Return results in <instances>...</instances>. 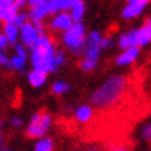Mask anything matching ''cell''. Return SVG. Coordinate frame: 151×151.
Here are the masks:
<instances>
[{
	"instance_id": "obj_32",
	"label": "cell",
	"mask_w": 151,
	"mask_h": 151,
	"mask_svg": "<svg viewBox=\"0 0 151 151\" xmlns=\"http://www.w3.org/2000/svg\"><path fill=\"white\" fill-rule=\"evenodd\" d=\"M42 2H50V0H28V3L32 6V5H37V3H42Z\"/></svg>"
},
{
	"instance_id": "obj_15",
	"label": "cell",
	"mask_w": 151,
	"mask_h": 151,
	"mask_svg": "<svg viewBox=\"0 0 151 151\" xmlns=\"http://www.w3.org/2000/svg\"><path fill=\"white\" fill-rule=\"evenodd\" d=\"M93 116H94V111H93V108L90 105H82V106H79L77 109H76V113H74V117L79 123L91 122Z\"/></svg>"
},
{
	"instance_id": "obj_30",
	"label": "cell",
	"mask_w": 151,
	"mask_h": 151,
	"mask_svg": "<svg viewBox=\"0 0 151 151\" xmlns=\"http://www.w3.org/2000/svg\"><path fill=\"white\" fill-rule=\"evenodd\" d=\"M0 66H5V68L9 66V57L5 54V51L0 52Z\"/></svg>"
},
{
	"instance_id": "obj_7",
	"label": "cell",
	"mask_w": 151,
	"mask_h": 151,
	"mask_svg": "<svg viewBox=\"0 0 151 151\" xmlns=\"http://www.w3.org/2000/svg\"><path fill=\"white\" fill-rule=\"evenodd\" d=\"M73 23H74V19H73L70 11H59V12H56V16L52 17L50 26L54 31L63 32V31H66L68 28H70Z\"/></svg>"
},
{
	"instance_id": "obj_9",
	"label": "cell",
	"mask_w": 151,
	"mask_h": 151,
	"mask_svg": "<svg viewBox=\"0 0 151 151\" xmlns=\"http://www.w3.org/2000/svg\"><path fill=\"white\" fill-rule=\"evenodd\" d=\"M139 54H140V46H137V45L129 46V48H127V50H122V52L116 57V65L117 66L131 65V63H134V62L137 60Z\"/></svg>"
},
{
	"instance_id": "obj_19",
	"label": "cell",
	"mask_w": 151,
	"mask_h": 151,
	"mask_svg": "<svg viewBox=\"0 0 151 151\" xmlns=\"http://www.w3.org/2000/svg\"><path fill=\"white\" fill-rule=\"evenodd\" d=\"M25 66H26V59L25 57L17 56V54H14L12 57H9L8 70H11V71H23Z\"/></svg>"
},
{
	"instance_id": "obj_34",
	"label": "cell",
	"mask_w": 151,
	"mask_h": 151,
	"mask_svg": "<svg viewBox=\"0 0 151 151\" xmlns=\"http://www.w3.org/2000/svg\"><path fill=\"white\" fill-rule=\"evenodd\" d=\"M127 2H133V0H127Z\"/></svg>"
},
{
	"instance_id": "obj_12",
	"label": "cell",
	"mask_w": 151,
	"mask_h": 151,
	"mask_svg": "<svg viewBox=\"0 0 151 151\" xmlns=\"http://www.w3.org/2000/svg\"><path fill=\"white\" fill-rule=\"evenodd\" d=\"M46 79H48V73L43 70H39V68H32L28 73V82L34 88H42L46 83Z\"/></svg>"
},
{
	"instance_id": "obj_2",
	"label": "cell",
	"mask_w": 151,
	"mask_h": 151,
	"mask_svg": "<svg viewBox=\"0 0 151 151\" xmlns=\"http://www.w3.org/2000/svg\"><path fill=\"white\" fill-rule=\"evenodd\" d=\"M57 48L46 34H42L39 37L37 43L31 48V63L32 68H39L46 73H56L59 68L54 62Z\"/></svg>"
},
{
	"instance_id": "obj_16",
	"label": "cell",
	"mask_w": 151,
	"mask_h": 151,
	"mask_svg": "<svg viewBox=\"0 0 151 151\" xmlns=\"http://www.w3.org/2000/svg\"><path fill=\"white\" fill-rule=\"evenodd\" d=\"M117 45H119L120 50H127L129 46L137 45L136 43V29H131V31H127V32L120 34V37L117 40Z\"/></svg>"
},
{
	"instance_id": "obj_6",
	"label": "cell",
	"mask_w": 151,
	"mask_h": 151,
	"mask_svg": "<svg viewBox=\"0 0 151 151\" xmlns=\"http://www.w3.org/2000/svg\"><path fill=\"white\" fill-rule=\"evenodd\" d=\"M40 36L42 34L39 32L36 23L31 22V20H28L26 23H23L20 26V43H23L26 48H32L37 43Z\"/></svg>"
},
{
	"instance_id": "obj_23",
	"label": "cell",
	"mask_w": 151,
	"mask_h": 151,
	"mask_svg": "<svg viewBox=\"0 0 151 151\" xmlns=\"http://www.w3.org/2000/svg\"><path fill=\"white\" fill-rule=\"evenodd\" d=\"M29 20V16L26 14V12H22V11H19L17 12V16H16V20H14V23L17 26H22L23 23H26Z\"/></svg>"
},
{
	"instance_id": "obj_22",
	"label": "cell",
	"mask_w": 151,
	"mask_h": 151,
	"mask_svg": "<svg viewBox=\"0 0 151 151\" xmlns=\"http://www.w3.org/2000/svg\"><path fill=\"white\" fill-rule=\"evenodd\" d=\"M96 66H97V62H96V60H90V59H85V57H83V60H82V63H80V68L85 73H90V71L96 70Z\"/></svg>"
},
{
	"instance_id": "obj_31",
	"label": "cell",
	"mask_w": 151,
	"mask_h": 151,
	"mask_svg": "<svg viewBox=\"0 0 151 151\" xmlns=\"http://www.w3.org/2000/svg\"><path fill=\"white\" fill-rule=\"evenodd\" d=\"M11 125L14 128H22L23 127V119L20 117H11Z\"/></svg>"
},
{
	"instance_id": "obj_1",
	"label": "cell",
	"mask_w": 151,
	"mask_h": 151,
	"mask_svg": "<svg viewBox=\"0 0 151 151\" xmlns=\"http://www.w3.org/2000/svg\"><path fill=\"white\" fill-rule=\"evenodd\" d=\"M125 90L127 79L120 74H114L91 94V104L97 108H109L122 97Z\"/></svg>"
},
{
	"instance_id": "obj_18",
	"label": "cell",
	"mask_w": 151,
	"mask_h": 151,
	"mask_svg": "<svg viewBox=\"0 0 151 151\" xmlns=\"http://www.w3.org/2000/svg\"><path fill=\"white\" fill-rule=\"evenodd\" d=\"M34 150L36 151H52L54 150V140L51 139V137H46V136L39 137Z\"/></svg>"
},
{
	"instance_id": "obj_3",
	"label": "cell",
	"mask_w": 151,
	"mask_h": 151,
	"mask_svg": "<svg viewBox=\"0 0 151 151\" xmlns=\"http://www.w3.org/2000/svg\"><path fill=\"white\" fill-rule=\"evenodd\" d=\"M63 45L74 54H80L86 45V29L82 22H74L66 31L62 34Z\"/></svg>"
},
{
	"instance_id": "obj_13",
	"label": "cell",
	"mask_w": 151,
	"mask_h": 151,
	"mask_svg": "<svg viewBox=\"0 0 151 151\" xmlns=\"http://www.w3.org/2000/svg\"><path fill=\"white\" fill-rule=\"evenodd\" d=\"M2 32L8 37L11 45H16L20 40V26H17L16 23H12V22H5L3 28H2Z\"/></svg>"
},
{
	"instance_id": "obj_14",
	"label": "cell",
	"mask_w": 151,
	"mask_h": 151,
	"mask_svg": "<svg viewBox=\"0 0 151 151\" xmlns=\"http://www.w3.org/2000/svg\"><path fill=\"white\" fill-rule=\"evenodd\" d=\"M85 11H86V3L85 0H74L71 8H70V12L74 19V22H82L85 17Z\"/></svg>"
},
{
	"instance_id": "obj_8",
	"label": "cell",
	"mask_w": 151,
	"mask_h": 151,
	"mask_svg": "<svg viewBox=\"0 0 151 151\" xmlns=\"http://www.w3.org/2000/svg\"><path fill=\"white\" fill-rule=\"evenodd\" d=\"M148 3H150V0H133V2H128V5L122 11V17L127 20L139 17L143 12V9L148 6Z\"/></svg>"
},
{
	"instance_id": "obj_10",
	"label": "cell",
	"mask_w": 151,
	"mask_h": 151,
	"mask_svg": "<svg viewBox=\"0 0 151 151\" xmlns=\"http://www.w3.org/2000/svg\"><path fill=\"white\" fill-rule=\"evenodd\" d=\"M51 14V8H50V3L48 2H42V3H37V5H32L31 6V11L28 12L29 20L34 23H43V20Z\"/></svg>"
},
{
	"instance_id": "obj_5",
	"label": "cell",
	"mask_w": 151,
	"mask_h": 151,
	"mask_svg": "<svg viewBox=\"0 0 151 151\" xmlns=\"http://www.w3.org/2000/svg\"><path fill=\"white\" fill-rule=\"evenodd\" d=\"M100 42H102V34L99 31H91L86 36V45H85V50H83L85 59L96 60V62L99 60L100 50H102Z\"/></svg>"
},
{
	"instance_id": "obj_26",
	"label": "cell",
	"mask_w": 151,
	"mask_h": 151,
	"mask_svg": "<svg viewBox=\"0 0 151 151\" xmlns=\"http://www.w3.org/2000/svg\"><path fill=\"white\" fill-rule=\"evenodd\" d=\"M54 62H56L57 68L63 65V63H65V52L60 51V50H57V51H56V56H54Z\"/></svg>"
},
{
	"instance_id": "obj_33",
	"label": "cell",
	"mask_w": 151,
	"mask_h": 151,
	"mask_svg": "<svg viewBox=\"0 0 151 151\" xmlns=\"http://www.w3.org/2000/svg\"><path fill=\"white\" fill-rule=\"evenodd\" d=\"M3 143V136H2V133H0V145Z\"/></svg>"
},
{
	"instance_id": "obj_25",
	"label": "cell",
	"mask_w": 151,
	"mask_h": 151,
	"mask_svg": "<svg viewBox=\"0 0 151 151\" xmlns=\"http://www.w3.org/2000/svg\"><path fill=\"white\" fill-rule=\"evenodd\" d=\"M113 45H114V40H113V37H109V36L102 37V42H100L102 50H109V48H113Z\"/></svg>"
},
{
	"instance_id": "obj_11",
	"label": "cell",
	"mask_w": 151,
	"mask_h": 151,
	"mask_svg": "<svg viewBox=\"0 0 151 151\" xmlns=\"http://www.w3.org/2000/svg\"><path fill=\"white\" fill-rule=\"evenodd\" d=\"M151 42V19H148L140 28L136 29V43L137 46H145Z\"/></svg>"
},
{
	"instance_id": "obj_17",
	"label": "cell",
	"mask_w": 151,
	"mask_h": 151,
	"mask_svg": "<svg viewBox=\"0 0 151 151\" xmlns=\"http://www.w3.org/2000/svg\"><path fill=\"white\" fill-rule=\"evenodd\" d=\"M74 0H50V8H51V14H56L59 11H70L71 5Z\"/></svg>"
},
{
	"instance_id": "obj_35",
	"label": "cell",
	"mask_w": 151,
	"mask_h": 151,
	"mask_svg": "<svg viewBox=\"0 0 151 151\" xmlns=\"http://www.w3.org/2000/svg\"><path fill=\"white\" fill-rule=\"evenodd\" d=\"M0 22H2V19H0Z\"/></svg>"
},
{
	"instance_id": "obj_28",
	"label": "cell",
	"mask_w": 151,
	"mask_h": 151,
	"mask_svg": "<svg viewBox=\"0 0 151 151\" xmlns=\"http://www.w3.org/2000/svg\"><path fill=\"white\" fill-rule=\"evenodd\" d=\"M142 137H143L145 140L151 142V122L148 123V125L143 127V129H142Z\"/></svg>"
},
{
	"instance_id": "obj_24",
	"label": "cell",
	"mask_w": 151,
	"mask_h": 151,
	"mask_svg": "<svg viewBox=\"0 0 151 151\" xmlns=\"http://www.w3.org/2000/svg\"><path fill=\"white\" fill-rule=\"evenodd\" d=\"M14 54L17 56H22L25 59H28V51H26V46L23 43H16L14 45Z\"/></svg>"
},
{
	"instance_id": "obj_20",
	"label": "cell",
	"mask_w": 151,
	"mask_h": 151,
	"mask_svg": "<svg viewBox=\"0 0 151 151\" xmlns=\"http://www.w3.org/2000/svg\"><path fill=\"white\" fill-rule=\"evenodd\" d=\"M19 6L16 5V2L12 3L11 6H8V8L5 9L3 12V17H2V22H12L14 23V20H16V16H17V12H19Z\"/></svg>"
},
{
	"instance_id": "obj_4",
	"label": "cell",
	"mask_w": 151,
	"mask_h": 151,
	"mask_svg": "<svg viewBox=\"0 0 151 151\" xmlns=\"http://www.w3.org/2000/svg\"><path fill=\"white\" fill-rule=\"evenodd\" d=\"M51 123L52 117L50 113L39 111L29 119V123L26 127V136L31 137V139H39L42 136H46L51 128Z\"/></svg>"
},
{
	"instance_id": "obj_21",
	"label": "cell",
	"mask_w": 151,
	"mask_h": 151,
	"mask_svg": "<svg viewBox=\"0 0 151 151\" xmlns=\"http://www.w3.org/2000/svg\"><path fill=\"white\" fill-rule=\"evenodd\" d=\"M68 91H70V85L66 83V82H56V83L52 85V94H56V96H63L66 94Z\"/></svg>"
},
{
	"instance_id": "obj_27",
	"label": "cell",
	"mask_w": 151,
	"mask_h": 151,
	"mask_svg": "<svg viewBox=\"0 0 151 151\" xmlns=\"http://www.w3.org/2000/svg\"><path fill=\"white\" fill-rule=\"evenodd\" d=\"M14 2H16V0H0V19L3 17V12H5V9L8 8V6H11Z\"/></svg>"
},
{
	"instance_id": "obj_29",
	"label": "cell",
	"mask_w": 151,
	"mask_h": 151,
	"mask_svg": "<svg viewBox=\"0 0 151 151\" xmlns=\"http://www.w3.org/2000/svg\"><path fill=\"white\" fill-rule=\"evenodd\" d=\"M8 45H9V40H8V37H6L3 32H0V52L5 51L6 48H8Z\"/></svg>"
}]
</instances>
